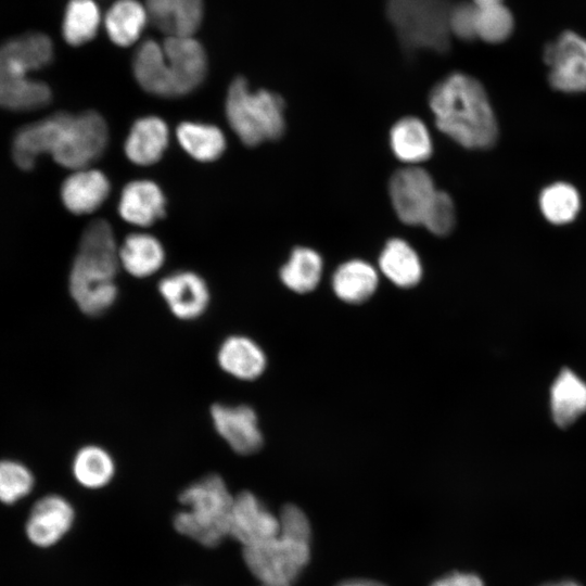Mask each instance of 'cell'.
<instances>
[{
  "instance_id": "cell-1",
  "label": "cell",
  "mask_w": 586,
  "mask_h": 586,
  "mask_svg": "<svg viewBox=\"0 0 586 586\" xmlns=\"http://www.w3.org/2000/svg\"><path fill=\"white\" fill-rule=\"evenodd\" d=\"M107 141V125L98 112H59L22 127L14 137L12 154L22 169H31L38 155L49 153L61 166L77 170L98 160Z\"/></svg>"
},
{
  "instance_id": "cell-2",
  "label": "cell",
  "mask_w": 586,
  "mask_h": 586,
  "mask_svg": "<svg viewBox=\"0 0 586 586\" xmlns=\"http://www.w3.org/2000/svg\"><path fill=\"white\" fill-rule=\"evenodd\" d=\"M437 128L467 149L492 148L498 139V124L482 84L453 73L438 81L429 98Z\"/></svg>"
},
{
  "instance_id": "cell-3",
  "label": "cell",
  "mask_w": 586,
  "mask_h": 586,
  "mask_svg": "<svg viewBox=\"0 0 586 586\" xmlns=\"http://www.w3.org/2000/svg\"><path fill=\"white\" fill-rule=\"evenodd\" d=\"M118 247L104 219L84 230L68 276V292L77 308L89 317L106 314L117 302Z\"/></svg>"
},
{
  "instance_id": "cell-4",
  "label": "cell",
  "mask_w": 586,
  "mask_h": 586,
  "mask_svg": "<svg viewBox=\"0 0 586 586\" xmlns=\"http://www.w3.org/2000/svg\"><path fill=\"white\" fill-rule=\"evenodd\" d=\"M53 59V43L41 33H27L0 46V106L30 111L51 101L47 84L28 77Z\"/></svg>"
},
{
  "instance_id": "cell-5",
  "label": "cell",
  "mask_w": 586,
  "mask_h": 586,
  "mask_svg": "<svg viewBox=\"0 0 586 586\" xmlns=\"http://www.w3.org/2000/svg\"><path fill=\"white\" fill-rule=\"evenodd\" d=\"M233 496L221 475H203L180 492L178 499L183 509L174 515V528L203 547L219 546L229 537Z\"/></svg>"
},
{
  "instance_id": "cell-6",
  "label": "cell",
  "mask_w": 586,
  "mask_h": 586,
  "mask_svg": "<svg viewBox=\"0 0 586 586\" xmlns=\"http://www.w3.org/2000/svg\"><path fill=\"white\" fill-rule=\"evenodd\" d=\"M225 112L233 132L249 146L276 140L283 135L285 128L282 98L264 89L251 90L243 77L231 81Z\"/></svg>"
},
{
  "instance_id": "cell-7",
  "label": "cell",
  "mask_w": 586,
  "mask_h": 586,
  "mask_svg": "<svg viewBox=\"0 0 586 586\" xmlns=\"http://www.w3.org/2000/svg\"><path fill=\"white\" fill-rule=\"evenodd\" d=\"M448 0H387L386 15L408 52L447 51L450 41Z\"/></svg>"
},
{
  "instance_id": "cell-8",
  "label": "cell",
  "mask_w": 586,
  "mask_h": 586,
  "mask_svg": "<svg viewBox=\"0 0 586 586\" xmlns=\"http://www.w3.org/2000/svg\"><path fill=\"white\" fill-rule=\"evenodd\" d=\"M251 574L265 586H291L307 565L310 542L279 533L260 544L242 549Z\"/></svg>"
},
{
  "instance_id": "cell-9",
  "label": "cell",
  "mask_w": 586,
  "mask_h": 586,
  "mask_svg": "<svg viewBox=\"0 0 586 586\" xmlns=\"http://www.w3.org/2000/svg\"><path fill=\"white\" fill-rule=\"evenodd\" d=\"M209 418L215 432L237 455L250 456L263 447L258 416L250 405L215 403Z\"/></svg>"
},
{
  "instance_id": "cell-10",
  "label": "cell",
  "mask_w": 586,
  "mask_h": 586,
  "mask_svg": "<svg viewBox=\"0 0 586 586\" xmlns=\"http://www.w3.org/2000/svg\"><path fill=\"white\" fill-rule=\"evenodd\" d=\"M544 60L551 87L566 93L586 91V39L565 31L546 46Z\"/></svg>"
},
{
  "instance_id": "cell-11",
  "label": "cell",
  "mask_w": 586,
  "mask_h": 586,
  "mask_svg": "<svg viewBox=\"0 0 586 586\" xmlns=\"http://www.w3.org/2000/svg\"><path fill=\"white\" fill-rule=\"evenodd\" d=\"M392 205L407 225H422L437 192L432 177L422 168L409 166L394 173L388 183Z\"/></svg>"
},
{
  "instance_id": "cell-12",
  "label": "cell",
  "mask_w": 586,
  "mask_h": 586,
  "mask_svg": "<svg viewBox=\"0 0 586 586\" xmlns=\"http://www.w3.org/2000/svg\"><path fill=\"white\" fill-rule=\"evenodd\" d=\"M279 517L251 491L233 496L229 515V537L242 548L266 542L279 534Z\"/></svg>"
},
{
  "instance_id": "cell-13",
  "label": "cell",
  "mask_w": 586,
  "mask_h": 586,
  "mask_svg": "<svg viewBox=\"0 0 586 586\" xmlns=\"http://www.w3.org/2000/svg\"><path fill=\"white\" fill-rule=\"evenodd\" d=\"M157 291L169 313L181 321L200 319L211 305V290L194 271L178 270L163 277Z\"/></svg>"
},
{
  "instance_id": "cell-14",
  "label": "cell",
  "mask_w": 586,
  "mask_h": 586,
  "mask_svg": "<svg viewBox=\"0 0 586 586\" xmlns=\"http://www.w3.org/2000/svg\"><path fill=\"white\" fill-rule=\"evenodd\" d=\"M74 522L75 509L69 500L50 494L34 504L25 524V533L33 545L49 548L63 539Z\"/></svg>"
},
{
  "instance_id": "cell-15",
  "label": "cell",
  "mask_w": 586,
  "mask_h": 586,
  "mask_svg": "<svg viewBox=\"0 0 586 586\" xmlns=\"http://www.w3.org/2000/svg\"><path fill=\"white\" fill-rule=\"evenodd\" d=\"M163 50L171 76L175 97L195 90L207 73V58L203 46L193 37L168 36Z\"/></svg>"
},
{
  "instance_id": "cell-16",
  "label": "cell",
  "mask_w": 586,
  "mask_h": 586,
  "mask_svg": "<svg viewBox=\"0 0 586 586\" xmlns=\"http://www.w3.org/2000/svg\"><path fill=\"white\" fill-rule=\"evenodd\" d=\"M216 361L227 375L244 382L260 378L267 368V356L263 347L244 334H230L218 345Z\"/></svg>"
},
{
  "instance_id": "cell-17",
  "label": "cell",
  "mask_w": 586,
  "mask_h": 586,
  "mask_svg": "<svg viewBox=\"0 0 586 586\" xmlns=\"http://www.w3.org/2000/svg\"><path fill=\"white\" fill-rule=\"evenodd\" d=\"M165 196L153 181L139 179L128 182L122 190L118 213L135 226L148 227L165 215Z\"/></svg>"
},
{
  "instance_id": "cell-18",
  "label": "cell",
  "mask_w": 586,
  "mask_h": 586,
  "mask_svg": "<svg viewBox=\"0 0 586 586\" xmlns=\"http://www.w3.org/2000/svg\"><path fill=\"white\" fill-rule=\"evenodd\" d=\"M111 184L100 170L82 168L74 170L63 182L61 199L73 214L84 215L97 211L107 199Z\"/></svg>"
},
{
  "instance_id": "cell-19",
  "label": "cell",
  "mask_w": 586,
  "mask_h": 586,
  "mask_svg": "<svg viewBox=\"0 0 586 586\" xmlns=\"http://www.w3.org/2000/svg\"><path fill=\"white\" fill-rule=\"evenodd\" d=\"M166 123L157 116L138 118L124 144L127 158L136 165L148 166L160 161L168 145Z\"/></svg>"
},
{
  "instance_id": "cell-20",
  "label": "cell",
  "mask_w": 586,
  "mask_h": 586,
  "mask_svg": "<svg viewBox=\"0 0 586 586\" xmlns=\"http://www.w3.org/2000/svg\"><path fill=\"white\" fill-rule=\"evenodd\" d=\"M132 72L144 91L157 97L175 98L163 46L155 40L148 39L138 47L133 55Z\"/></svg>"
},
{
  "instance_id": "cell-21",
  "label": "cell",
  "mask_w": 586,
  "mask_h": 586,
  "mask_svg": "<svg viewBox=\"0 0 586 586\" xmlns=\"http://www.w3.org/2000/svg\"><path fill=\"white\" fill-rule=\"evenodd\" d=\"M119 266L130 276L143 279L155 275L164 265L162 243L149 233L127 235L118 247Z\"/></svg>"
},
{
  "instance_id": "cell-22",
  "label": "cell",
  "mask_w": 586,
  "mask_h": 586,
  "mask_svg": "<svg viewBox=\"0 0 586 586\" xmlns=\"http://www.w3.org/2000/svg\"><path fill=\"white\" fill-rule=\"evenodd\" d=\"M72 474L81 487L99 491L111 484L116 475V461L105 447L87 444L78 448L72 460Z\"/></svg>"
},
{
  "instance_id": "cell-23",
  "label": "cell",
  "mask_w": 586,
  "mask_h": 586,
  "mask_svg": "<svg viewBox=\"0 0 586 586\" xmlns=\"http://www.w3.org/2000/svg\"><path fill=\"white\" fill-rule=\"evenodd\" d=\"M550 403L555 422L569 426L586 412V383L570 369H563L551 386Z\"/></svg>"
},
{
  "instance_id": "cell-24",
  "label": "cell",
  "mask_w": 586,
  "mask_h": 586,
  "mask_svg": "<svg viewBox=\"0 0 586 586\" xmlns=\"http://www.w3.org/2000/svg\"><path fill=\"white\" fill-rule=\"evenodd\" d=\"M378 281V273L370 264L353 259L337 267L332 276V288L341 301L360 304L375 292Z\"/></svg>"
},
{
  "instance_id": "cell-25",
  "label": "cell",
  "mask_w": 586,
  "mask_h": 586,
  "mask_svg": "<svg viewBox=\"0 0 586 586\" xmlns=\"http://www.w3.org/2000/svg\"><path fill=\"white\" fill-rule=\"evenodd\" d=\"M383 275L399 288H412L422 277V265L416 251L402 239L387 241L379 257Z\"/></svg>"
},
{
  "instance_id": "cell-26",
  "label": "cell",
  "mask_w": 586,
  "mask_h": 586,
  "mask_svg": "<svg viewBox=\"0 0 586 586\" xmlns=\"http://www.w3.org/2000/svg\"><path fill=\"white\" fill-rule=\"evenodd\" d=\"M149 22L144 5L137 0H117L107 10L104 27L109 38L119 47L135 43Z\"/></svg>"
},
{
  "instance_id": "cell-27",
  "label": "cell",
  "mask_w": 586,
  "mask_h": 586,
  "mask_svg": "<svg viewBox=\"0 0 586 586\" xmlns=\"http://www.w3.org/2000/svg\"><path fill=\"white\" fill-rule=\"evenodd\" d=\"M390 144L394 155L402 162L416 164L428 160L432 141L428 128L417 117H404L390 131Z\"/></svg>"
},
{
  "instance_id": "cell-28",
  "label": "cell",
  "mask_w": 586,
  "mask_h": 586,
  "mask_svg": "<svg viewBox=\"0 0 586 586\" xmlns=\"http://www.w3.org/2000/svg\"><path fill=\"white\" fill-rule=\"evenodd\" d=\"M176 137L181 148L200 162L216 161L226 149L224 132L211 124L183 122L177 126Z\"/></svg>"
},
{
  "instance_id": "cell-29",
  "label": "cell",
  "mask_w": 586,
  "mask_h": 586,
  "mask_svg": "<svg viewBox=\"0 0 586 586\" xmlns=\"http://www.w3.org/2000/svg\"><path fill=\"white\" fill-rule=\"evenodd\" d=\"M321 275L320 255L304 246L294 249L279 271L281 282L296 293L313 291L318 285Z\"/></svg>"
},
{
  "instance_id": "cell-30",
  "label": "cell",
  "mask_w": 586,
  "mask_h": 586,
  "mask_svg": "<svg viewBox=\"0 0 586 586\" xmlns=\"http://www.w3.org/2000/svg\"><path fill=\"white\" fill-rule=\"evenodd\" d=\"M101 23V14L93 0H69L62 22V35L71 46L92 40Z\"/></svg>"
},
{
  "instance_id": "cell-31",
  "label": "cell",
  "mask_w": 586,
  "mask_h": 586,
  "mask_svg": "<svg viewBox=\"0 0 586 586\" xmlns=\"http://www.w3.org/2000/svg\"><path fill=\"white\" fill-rule=\"evenodd\" d=\"M539 207L551 224L564 225L573 221L581 207L577 190L566 182H556L546 187L539 195Z\"/></svg>"
},
{
  "instance_id": "cell-32",
  "label": "cell",
  "mask_w": 586,
  "mask_h": 586,
  "mask_svg": "<svg viewBox=\"0 0 586 586\" xmlns=\"http://www.w3.org/2000/svg\"><path fill=\"white\" fill-rule=\"evenodd\" d=\"M35 477L24 463L13 460H0V502L12 505L26 497L34 488Z\"/></svg>"
},
{
  "instance_id": "cell-33",
  "label": "cell",
  "mask_w": 586,
  "mask_h": 586,
  "mask_svg": "<svg viewBox=\"0 0 586 586\" xmlns=\"http://www.w3.org/2000/svg\"><path fill=\"white\" fill-rule=\"evenodd\" d=\"M513 28L510 11L501 4L476 8V37L497 43L506 40Z\"/></svg>"
},
{
  "instance_id": "cell-34",
  "label": "cell",
  "mask_w": 586,
  "mask_h": 586,
  "mask_svg": "<svg viewBox=\"0 0 586 586\" xmlns=\"http://www.w3.org/2000/svg\"><path fill=\"white\" fill-rule=\"evenodd\" d=\"M456 224V209L449 194L437 190L422 222L435 235H446Z\"/></svg>"
},
{
  "instance_id": "cell-35",
  "label": "cell",
  "mask_w": 586,
  "mask_h": 586,
  "mask_svg": "<svg viewBox=\"0 0 586 586\" xmlns=\"http://www.w3.org/2000/svg\"><path fill=\"white\" fill-rule=\"evenodd\" d=\"M204 16L203 0H177L170 36L193 37Z\"/></svg>"
},
{
  "instance_id": "cell-36",
  "label": "cell",
  "mask_w": 586,
  "mask_h": 586,
  "mask_svg": "<svg viewBox=\"0 0 586 586\" xmlns=\"http://www.w3.org/2000/svg\"><path fill=\"white\" fill-rule=\"evenodd\" d=\"M450 35L463 40L476 38V8L473 3L461 2L451 5L448 16Z\"/></svg>"
},
{
  "instance_id": "cell-37",
  "label": "cell",
  "mask_w": 586,
  "mask_h": 586,
  "mask_svg": "<svg viewBox=\"0 0 586 586\" xmlns=\"http://www.w3.org/2000/svg\"><path fill=\"white\" fill-rule=\"evenodd\" d=\"M279 533L310 542L311 527L307 515L295 505H285L279 512Z\"/></svg>"
},
{
  "instance_id": "cell-38",
  "label": "cell",
  "mask_w": 586,
  "mask_h": 586,
  "mask_svg": "<svg viewBox=\"0 0 586 586\" xmlns=\"http://www.w3.org/2000/svg\"><path fill=\"white\" fill-rule=\"evenodd\" d=\"M149 21L168 36L173 34L177 0H145Z\"/></svg>"
},
{
  "instance_id": "cell-39",
  "label": "cell",
  "mask_w": 586,
  "mask_h": 586,
  "mask_svg": "<svg viewBox=\"0 0 586 586\" xmlns=\"http://www.w3.org/2000/svg\"><path fill=\"white\" fill-rule=\"evenodd\" d=\"M431 586H484V584L475 574L453 572L437 578Z\"/></svg>"
},
{
  "instance_id": "cell-40",
  "label": "cell",
  "mask_w": 586,
  "mask_h": 586,
  "mask_svg": "<svg viewBox=\"0 0 586 586\" xmlns=\"http://www.w3.org/2000/svg\"><path fill=\"white\" fill-rule=\"evenodd\" d=\"M337 586H385V585L375 581H371V579L353 578V579L344 581Z\"/></svg>"
},
{
  "instance_id": "cell-41",
  "label": "cell",
  "mask_w": 586,
  "mask_h": 586,
  "mask_svg": "<svg viewBox=\"0 0 586 586\" xmlns=\"http://www.w3.org/2000/svg\"><path fill=\"white\" fill-rule=\"evenodd\" d=\"M501 3L502 0H473V4L477 9L493 7Z\"/></svg>"
},
{
  "instance_id": "cell-42",
  "label": "cell",
  "mask_w": 586,
  "mask_h": 586,
  "mask_svg": "<svg viewBox=\"0 0 586 586\" xmlns=\"http://www.w3.org/2000/svg\"><path fill=\"white\" fill-rule=\"evenodd\" d=\"M545 586H581V585H578L575 582L563 581V582H559V583L548 584V585H545Z\"/></svg>"
},
{
  "instance_id": "cell-43",
  "label": "cell",
  "mask_w": 586,
  "mask_h": 586,
  "mask_svg": "<svg viewBox=\"0 0 586 586\" xmlns=\"http://www.w3.org/2000/svg\"><path fill=\"white\" fill-rule=\"evenodd\" d=\"M259 586H265V585H259Z\"/></svg>"
}]
</instances>
